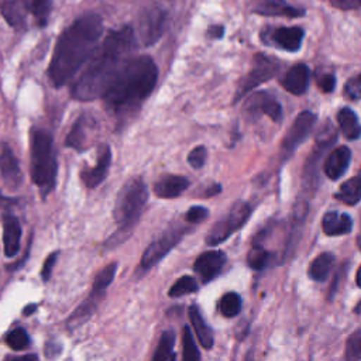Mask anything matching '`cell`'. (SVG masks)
<instances>
[{
    "label": "cell",
    "instance_id": "cell-27",
    "mask_svg": "<svg viewBox=\"0 0 361 361\" xmlns=\"http://www.w3.org/2000/svg\"><path fill=\"white\" fill-rule=\"evenodd\" d=\"M86 128H87V118L83 114L72 126L69 134L66 135L65 145L76 151H82L86 147Z\"/></svg>",
    "mask_w": 361,
    "mask_h": 361
},
{
    "label": "cell",
    "instance_id": "cell-49",
    "mask_svg": "<svg viewBox=\"0 0 361 361\" xmlns=\"http://www.w3.org/2000/svg\"><path fill=\"white\" fill-rule=\"evenodd\" d=\"M357 245H358L360 250H361V230H360V234H358V237H357Z\"/></svg>",
    "mask_w": 361,
    "mask_h": 361
},
{
    "label": "cell",
    "instance_id": "cell-22",
    "mask_svg": "<svg viewBox=\"0 0 361 361\" xmlns=\"http://www.w3.org/2000/svg\"><path fill=\"white\" fill-rule=\"evenodd\" d=\"M189 317H190V322H192V326L195 329V333H196V337L200 343V345L206 350H210L213 347V343H214V337H213V331L212 329L209 327V324L204 322L199 307L196 305H192L189 307Z\"/></svg>",
    "mask_w": 361,
    "mask_h": 361
},
{
    "label": "cell",
    "instance_id": "cell-7",
    "mask_svg": "<svg viewBox=\"0 0 361 361\" xmlns=\"http://www.w3.org/2000/svg\"><path fill=\"white\" fill-rule=\"evenodd\" d=\"M278 68H279V65L274 58H269L264 54H257L252 59V66H251L250 72L240 82V85L237 87L234 102L244 97L248 92H251L254 87H257L262 82H267L268 79H271L276 73Z\"/></svg>",
    "mask_w": 361,
    "mask_h": 361
},
{
    "label": "cell",
    "instance_id": "cell-23",
    "mask_svg": "<svg viewBox=\"0 0 361 361\" xmlns=\"http://www.w3.org/2000/svg\"><path fill=\"white\" fill-rule=\"evenodd\" d=\"M337 121L347 140H357L361 137V124L358 123L357 114L350 107H343L337 113Z\"/></svg>",
    "mask_w": 361,
    "mask_h": 361
},
{
    "label": "cell",
    "instance_id": "cell-32",
    "mask_svg": "<svg viewBox=\"0 0 361 361\" xmlns=\"http://www.w3.org/2000/svg\"><path fill=\"white\" fill-rule=\"evenodd\" d=\"M116 271H117V262H111V264L106 265V267L96 275L94 282H93L92 292H93V293H100V295H103V292L106 290V288H109L110 283L113 282L114 275H116Z\"/></svg>",
    "mask_w": 361,
    "mask_h": 361
},
{
    "label": "cell",
    "instance_id": "cell-28",
    "mask_svg": "<svg viewBox=\"0 0 361 361\" xmlns=\"http://www.w3.org/2000/svg\"><path fill=\"white\" fill-rule=\"evenodd\" d=\"M333 262H334V257L330 252H323L317 255L309 267V276L317 282L326 281L331 271Z\"/></svg>",
    "mask_w": 361,
    "mask_h": 361
},
{
    "label": "cell",
    "instance_id": "cell-15",
    "mask_svg": "<svg viewBox=\"0 0 361 361\" xmlns=\"http://www.w3.org/2000/svg\"><path fill=\"white\" fill-rule=\"evenodd\" d=\"M251 10L262 16H285L300 17L305 14L303 8L288 4L285 0H252Z\"/></svg>",
    "mask_w": 361,
    "mask_h": 361
},
{
    "label": "cell",
    "instance_id": "cell-20",
    "mask_svg": "<svg viewBox=\"0 0 361 361\" xmlns=\"http://www.w3.org/2000/svg\"><path fill=\"white\" fill-rule=\"evenodd\" d=\"M189 186V179L182 175H165L154 183V193L161 199H173Z\"/></svg>",
    "mask_w": 361,
    "mask_h": 361
},
{
    "label": "cell",
    "instance_id": "cell-9",
    "mask_svg": "<svg viewBox=\"0 0 361 361\" xmlns=\"http://www.w3.org/2000/svg\"><path fill=\"white\" fill-rule=\"evenodd\" d=\"M183 234H185V228L175 226V227L168 228L157 240H154L147 247V250L144 251V254L141 257L142 269H148L152 265H155L157 262H159L180 241Z\"/></svg>",
    "mask_w": 361,
    "mask_h": 361
},
{
    "label": "cell",
    "instance_id": "cell-10",
    "mask_svg": "<svg viewBox=\"0 0 361 361\" xmlns=\"http://www.w3.org/2000/svg\"><path fill=\"white\" fill-rule=\"evenodd\" d=\"M314 121L316 116L310 111H302L298 114L293 124L282 140V152L285 155L292 154L302 144V141L309 135L310 130L313 128Z\"/></svg>",
    "mask_w": 361,
    "mask_h": 361
},
{
    "label": "cell",
    "instance_id": "cell-26",
    "mask_svg": "<svg viewBox=\"0 0 361 361\" xmlns=\"http://www.w3.org/2000/svg\"><path fill=\"white\" fill-rule=\"evenodd\" d=\"M336 199L350 206L357 204L361 200V175L345 180L336 193Z\"/></svg>",
    "mask_w": 361,
    "mask_h": 361
},
{
    "label": "cell",
    "instance_id": "cell-47",
    "mask_svg": "<svg viewBox=\"0 0 361 361\" xmlns=\"http://www.w3.org/2000/svg\"><path fill=\"white\" fill-rule=\"evenodd\" d=\"M35 310H37V305H30V306H27V307L23 310V314L27 316V314H31V313L35 312Z\"/></svg>",
    "mask_w": 361,
    "mask_h": 361
},
{
    "label": "cell",
    "instance_id": "cell-4",
    "mask_svg": "<svg viewBox=\"0 0 361 361\" xmlns=\"http://www.w3.org/2000/svg\"><path fill=\"white\" fill-rule=\"evenodd\" d=\"M30 162L31 179L38 186L42 197H45L55 188L58 164L54 138L44 128L34 127L30 131Z\"/></svg>",
    "mask_w": 361,
    "mask_h": 361
},
{
    "label": "cell",
    "instance_id": "cell-38",
    "mask_svg": "<svg viewBox=\"0 0 361 361\" xmlns=\"http://www.w3.org/2000/svg\"><path fill=\"white\" fill-rule=\"evenodd\" d=\"M343 94L348 100H358L361 97V73L350 78L345 82Z\"/></svg>",
    "mask_w": 361,
    "mask_h": 361
},
{
    "label": "cell",
    "instance_id": "cell-24",
    "mask_svg": "<svg viewBox=\"0 0 361 361\" xmlns=\"http://www.w3.org/2000/svg\"><path fill=\"white\" fill-rule=\"evenodd\" d=\"M0 10L11 25L21 27L24 24V13H28L27 0H0Z\"/></svg>",
    "mask_w": 361,
    "mask_h": 361
},
{
    "label": "cell",
    "instance_id": "cell-13",
    "mask_svg": "<svg viewBox=\"0 0 361 361\" xmlns=\"http://www.w3.org/2000/svg\"><path fill=\"white\" fill-rule=\"evenodd\" d=\"M245 110L254 116L265 114L276 123L282 117V106L272 94H268L267 92H259L250 96L245 103Z\"/></svg>",
    "mask_w": 361,
    "mask_h": 361
},
{
    "label": "cell",
    "instance_id": "cell-39",
    "mask_svg": "<svg viewBox=\"0 0 361 361\" xmlns=\"http://www.w3.org/2000/svg\"><path fill=\"white\" fill-rule=\"evenodd\" d=\"M207 159V149L203 145L195 147L189 155H188V162L193 169H200L203 168L204 162Z\"/></svg>",
    "mask_w": 361,
    "mask_h": 361
},
{
    "label": "cell",
    "instance_id": "cell-48",
    "mask_svg": "<svg viewBox=\"0 0 361 361\" xmlns=\"http://www.w3.org/2000/svg\"><path fill=\"white\" fill-rule=\"evenodd\" d=\"M355 281H357V285L361 288V267L358 268L357 271V275H355Z\"/></svg>",
    "mask_w": 361,
    "mask_h": 361
},
{
    "label": "cell",
    "instance_id": "cell-25",
    "mask_svg": "<svg viewBox=\"0 0 361 361\" xmlns=\"http://www.w3.org/2000/svg\"><path fill=\"white\" fill-rule=\"evenodd\" d=\"M102 296L100 293H93L90 292V296L71 314V317L68 319V327L69 329H76L80 324H83L94 312L96 306H97V298Z\"/></svg>",
    "mask_w": 361,
    "mask_h": 361
},
{
    "label": "cell",
    "instance_id": "cell-30",
    "mask_svg": "<svg viewBox=\"0 0 361 361\" xmlns=\"http://www.w3.org/2000/svg\"><path fill=\"white\" fill-rule=\"evenodd\" d=\"M27 10L34 17L37 25L44 28L52 11V0H27Z\"/></svg>",
    "mask_w": 361,
    "mask_h": 361
},
{
    "label": "cell",
    "instance_id": "cell-42",
    "mask_svg": "<svg viewBox=\"0 0 361 361\" xmlns=\"http://www.w3.org/2000/svg\"><path fill=\"white\" fill-rule=\"evenodd\" d=\"M56 258H58V252H52L47 257L44 265H42V269H41V278L44 282H47L52 274V269H54V265L56 262Z\"/></svg>",
    "mask_w": 361,
    "mask_h": 361
},
{
    "label": "cell",
    "instance_id": "cell-44",
    "mask_svg": "<svg viewBox=\"0 0 361 361\" xmlns=\"http://www.w3.org/2000/svg\"><path fill=\"white\" fill-rule=\"evenodd\" d=\"M223 34H224V27H223V25H212V27H209V30H207V35H209L210 38H213V39L221 38Z\"/></svg>",
    "mask_w": 361,
    "mask_h": 361
},
{
    "label": "cell",
    "instance_id": "cell-31",
    "mask_svg": "<svg viewBox=\"0 0 361 361\" xmlns=\"http://www.w3.org/2000/svg\"><path fill=\"white\" fill-rule=\"evenodd\" d=\"M182 333V361H200V353L195 343L190 327L185 326Z\"/></svg>",
    "mask_w": 361,
    "mask_h": 361
},
{
    "label": "cell",
    "instance_id": "cell-40",
    "mask_svg": "<svg viewBox=\"0 0 361 361\" xmlns=\"http://www.w3.org/2000/svg\"><path fill=\"white\" fill-rule=\"evenodd\" d=\"M209 216V210L203 206H192L186 213H185V220L188 223L196 224L203 221Z\"/></svg>",
    "mask_w": 361,
    "mask_h": 361
},
{
    "label": "cell",
    "instance_id": "cell-45",
    "mask_svg": "<svg viewBox=\"0 0 361 361\" xmlns=\"http://www.w3.org/2000/svg\"><path fill=\"white\" fill-rule=\"evenodd\" d=\"M221 192V186L219 185V183H214V185H212V186H209L206 190H204V196L206 197H210V196H214V195H217V193H220Z\"/></svg>",
    "mask_w": 361,
    "mask_h": 361
},
{
    "label": "cell",
    "instance_id": "cell-17",
    "mask_svg": "<svg viewBox=\"0 0 361 361\" xmlns=\"http://www.w3.org/2000/svg\"><path fill=\"white\" fill-rule=\"evenodd\" d=\"M351 161V151L345 145H340L333 149L324 161L323 171L331 180H337L341 178L348 169Z\"/></svg>",
    "mask_w": 361,
    "mask_h": 361
},
{
    "label": "cell",
    "instance_id": "cell-37",
    "mask_svg": "<svg viewBox=\"0 0 361 361\" xmlns=\"http://www.w3.org/2000/svg\"><path fill=\"white\" fill-rule=\"evenodd\" d=\"M268 258H269V252L267 250H264L262 247H258L255 245L250 252H248V257H247V261H248V265L254 269H262L267 262H268Z\"/></svg>",
    "mask_w": 361,
    "mask_h": 361
},
{
    "label": "cell",
    "instance_id": "cell-36",
    "mask_svg": "<svg viewBox=\"0 0 361 361\" xmlns=\"http://www.w3.org/2000/svg\"><path fill=\"white\" fill-rule=\"evenodd\" d=\"M345 360L347 361H360L361 360V329L354 331L347 338Z\"/></svg>",
    "mask_w": 361,
    "mask_h": 361
},
{
    "label": "cell",
    "instance_id": "cell-16",
    "mask_svg": "<svg viewBox=\"0 0 361 361\" xmlns=\"http://www.w3.org/2000/svg\"><path fill=\"white\" fill-rule=\"evenodd\" d=\"M20 240H21V226L16 216L4 214L3 216V247L4 255L13 258L20 251Z\"/></svg>",
    "mask_w": 361,
    "mask_h": 361
},
{
    "label": "cell",
    "instance_id": "cell-11",
    "mask_svg": "<svg viewBox=\"0 0 361 361\" xmlns=\"http://www.w3.org/2000/svg\"><path fill=\"white\" fill-rule=\"evenodd\" d=\"M305 31L300 27H275L262 34L264 41L288 52H296L303 41Z\"/></svg>",
    "mask_w": 361,
    "mask_h": 361
},
{
    "label": "cell",
    "instance_id": "cell-41",
    "mask_svg": "<svg viewBox=\"0 0 361 361\" xmlns=\"http://www.w3.org/2000/svg\"><path fill=\"white\" fill-rule=\"evenodd\" d=\"M317 86L320 87L322 92L324 93H330L333 92L334 86H336V78L331 73H323L320 76H317Z\"/></svg>",
    "mask_w": 361,
    "mask_h": 361
},
{
    "label": "cell",
    "instance_id": "cell-14",
    "mask_svg": "<svg viewBox=\"0 0 361 361\" xmlns=\"http://www.w3.org/2000/svg\"><path fill=\"white\" fill-rule=\"evenodd\" d=\"M110 165H111V149L109 145H104L97 157L96 165L92 168L85 166L80 171V179L83 185L89 189L99 186L106 179Z\"/></svg>",
    "mask_w": 361,
    "mask_h": 361
},
{
    "label": "cell",
    "instance_id": "cell-34",
    "mask_svg": "<svg viewBox=\"0 0 361 361\" xmlns=\"http://www.w3.org/2000/svg\"><path fill=\"white\" fill-rule=\"evenodd\" d=\"M196 290H197L196 279L193 276L185 275V276H180L179 279L175 281V283L169 288L168 295L171 298H179V296H183V295L196 292Z\"/></svg>",
    "mask_w": 361,
    "mask_h": 361
},
{
    "label": "cell",
    "instance_id": "cell-21",
    "mask_svg": "<svg viewBox=\"0 0 361 361\" xmlns=\"http://www.w3.org/2000/svg\"><path fill=\"white\" fill-rule=\"evenodd\" d=\"M322 227L324 234L327 235H343L351 231L353 228V220L345 213L338 212H327L323 216Z\"/></svg>",
    "mask_w": 361,
    "mask_h": 361
},
{
    "label": "cell",
    "instance_id": "cell-19",
    "mask_svg": "<svg viewBox=\"0 0 361 361\" xmlns=\"http://www.w3.org/2000/svg\"><path fill=\"white\" fill-rule=\"evenodd\" d=\"M309 79H310L309 68L303 63H298L288 69V72L285 73L281 82L286 92L299 96L306 92L309 86Z\"/></svg>",
    "mask_w": 361,
    "mask_h": 361
},
{
    "label": "cell",
    "instance_id": "cell-43",
    "mask_svg": "<svg viewBox=\"0 0 361 361\" xmlns=\"http://www.w3.org/2000/svg\"><path fill=\"white\" fill-rule=\"evenodd\" d=\"M330 3L341 10H353L361 6V0H330Z\"/></svg>",
    "mask_w": 361,
    "mask_h": 361
},
{
    "label": "cell",
    "instance_id": "cell-1",
    "mask_svg": "<svg viewBox=\"0 0 361 361\" xmlns=\"http://www.w3.org/2000/svg\"><path fill=\"white\" fill-rule=\"evenodd\" d=\"M135 34L131 25L111 30L72 85V97L80 102L103 97L111 80L127 61L128 54L135 47Z\"/></svg>",
    "mask_w": 361,
    "mask_h": 361
},
{
    "label": "cell",
    "instance_id": "cell-35",
    "mask_svg": "<svg viewBox=\"0 0 361 361\" xmlns=\"http://www.w3.org/2000/svg\"><path fill=\"white\" fill-rule=\"evenodd\" d=\"M6 343L11 350H24L30 344V336L23 327H16L6 336Z\"/></svg>",
    "mask_w": 361,
    "mask_h": 361
},
{
    "label": "cell",
    "instance_id": "cell-8",
    "mask_svg": "<svg viewBox=\"0 0 361 361\" xmlns=\"http://www.w3.org/2000/svg\"><path fill=\"white\" fill-rule=\"evenodd\" d=\"M166 25V14L159 7H151L141 13L137 28H134L135 41H141L142 45L149 47L155 44L164 34Z\"/></svg>",
    "mask_w": 361,
    "mask_h": 361
},
{
    "label": "cell",
    "instance_id": "cell-46",
    "mask_svg": "<svg viewBox=\"0 0 361 361\" xmlns=\"http://www.w3.org/2000/svg\"><path fill=\"white\" fill-rule=\"evenodd\" d=\"M6 361H38V357L35 354H27L21 357H10Z\"/></svg>",
    "mask_w": 361,
    "mask_h": 361
},
{
    "label": "cell",
    "instance_id": "cell-5",
    "mask_svg": "<svg viewBox=\"0 0 361 361\" xmlns=\"http://www.w3.org/2000/svg\"><path fill=\"white\" fill-rule=\"evenodd\" d=\"M148 199V189L141 176H134L124 183L117 193L113 217L118 226L117 234H128L141 217ZM114 234V235H117Z\"/></svg>",
    "mask_w": 361,
    "mask_h": 361
},
{
    "label": "cell",
    "instance_id": "cell-12",
    "mask_svg": "<svg viewBox=\"0 0 361 361\" xmlns=\"http://www.w3.org/2000/svg\"><path fill=\"white\" fill-rule=\"evenodd\" d=\"M224 264H226L224 252L217 250H210V251H204L196 258L193 264V269L199 274L203 282H209L221 272Z\"/></svg>",
    "mask_w": 361,
    "mask_h": 361
},
{
    "label": "cell",
    "instance_id": "cell-33",
    "mask_svg": "<svg viewBox=\"0 0 361 361\" xmlns=\"http://www.w3.org/2000/svg\"><path fill=\"white\" fill-rule=\"evenodd\" d=\"M219 309L224 317H234L241 310V298L235 292H227L219 302Z\"/></svg>",
    "mask_w": 361,
    "mask_h": 361
},
{
    "label": "cell",
    "instance_id": "cell-6",
    "mask_svg": "<svg viewBox=\"0 0 361 361\" xmlns=\"http://www.w3.org/2000/svg\"><path fill=\"white\" fill-rule=\"evenodd\" d=\"M251 214V207L247 202H237L233 204L226 217L219 220L209 231L206 243L209 245H217L227 240L234 231L241 228Z\"/></svg>",
    "mask_w": 361,
    "mask_h": 361
},
{
    "label": "cell",
    "instance_id": "cell-18",
    "mask_svg": "<svg viewBox=\"0 0 361 361\" xmlns=\"http://www.w3.org/2000/svg\"><path fill=\"white\" fill-rule=\"evenodd\" d=\"M0 173L3 180L11 188L18 186L23 180V173L20 169L18 159L16 158L14 152L7 144L3 145L0 152Z\"/></svg>",
    "mask_w": 361,
    "mask_h": 361
},
{
    "label": "cell",
    "instance_id": "cell-29",
    "mask_svg": "<svg viewBox=\"0 0 361 361\" xmlns=\"http://www.w3.org/2000/svg\"><path fill=\"white\" fill-rule=\"evenodd\" d=\"M173 344H175L173 331L171 330L164 331L155 348V353L152 355V361H175L176 354L173 353Z\"/></svg>",
    "mask_w": 361,
    "mask_h": 361
},
{
    "label": "cell",
    "instance_id": "cell-3",
    "mask_svg": "<svg viewBox=\"0 0 361 361\" xmlns=\"http://www.w3.org/2000/svg\"><path fill=\"white\" fill-rule=\"evenodd\" d=\"M157 80L158 68L151 56L127 59L102 97L106 109L114 114L133 111L151 94Z\"/></svg>",
    "mask_w": 361,
    "mask_h": 361
},
{
    "label": "cell",
    "instance_id": "cell-2",
    "mask_svg": "<svg viewBox=\"0 0 361 361\" xmlns=\"http://www.w3.org/2000/svg\"><path fill=\"white\" fill-rule=\"evenodd\" d=\"M102 32V18L94 13H86L59 34L48 66V78L55 87L66 85L90 59Z\"/></svg>",
    "mask_w": 361,
    "mask_h": 361
}]
</instances>
